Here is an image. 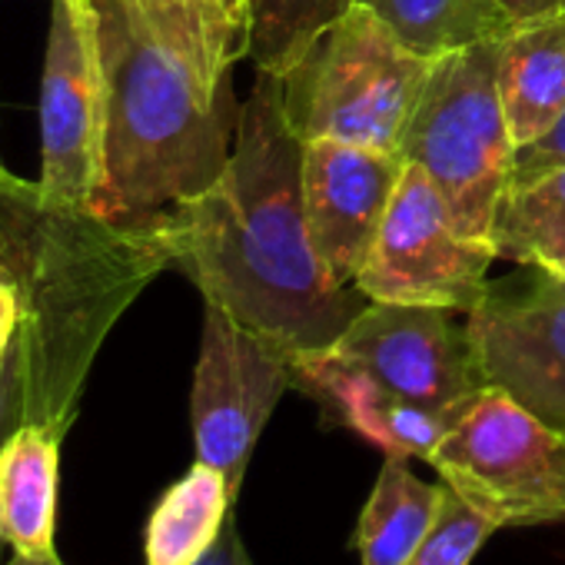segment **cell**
<instances>
[{
    "label": "cell",
    "mask_w": 565,
    "mask_h": 565,
    "mask_svg": "<svg viewBox=\"0 0 565 565\" xmlns=\"http://www.w3.org/2000/svg\"><path fill=\"white\" fill-rule=\"evenodd\" d=\"M429 466L495 529L565 519V429L502 390L482 386L466 403Z\"/></svg>",
    "instance_id": "8992f818"
},
{
    "label": "cell",
    "mask_w": 565,
    "mask_h": 565,
    "mask_svg": "<svg viewBox=\"0 0 565 565\" xmlns=\"http://www.w3.org/2000/svg\"><path fill=\"white\" fill-rule=\"evenodd\" d=\"M499 38L433 61L399 140V157L439 186L456 226L482 243H492L515 160L499 100Z\"/></svg>",
    "instance_id": "5b68a950"
},
{
    "label": "cell",
    "mask_w": 565,
    "mask_h": 565,
    "mask_svg": "<svg viewBox=\"0 0 565 565\" xmlns=\"http://www.w3.org/2000/svg\"><path fill=\"white\" fill-rule=\"evenodd\" d=\"M353 4L376 11L426 57L499 38L512 28L492 0H353Z\"/></svg>",
    "instance_id": "d6986e66"
},
{
    "label": "cell",
    "mask_w": 565,
    "mask_h": 565,
    "mask_svg": "<svg viewBox=\"0 0 565 565\" xmlns=\"http://www.w3.org/2000/svg\"><path fill=\"white\" fill-rule=\"evenodd\" d=\"M492 259H499L492 243L469 239L456 226L439 186L406 163L356 290L370 303L472 313L489 294Z\"/></svg>",
    "instance_id": "52a82bcc"
},
{
    "label": "cell",
    "mask_w": 565,
    "mask_h": 565,
    "mask_svg": "<svg viewBox=\"0 0 565 565\" xmlns=\"http://www.w3.org/2000/svg\"><path fill=\"white\" fill-rule=\"evenodd\" d=\"M104 177V71L94 0H54L41 77V193L94 213Z\"/></svg>",
    "instance_id": "9c48e42d"
},
{
    "label": "cell",
    "mask_w": 565,
    "mask_h": 565,
    "mask_svg": "<svg viewBox=\"0 0 565 565\" xmlns=\"http://www.w3.org/2000/svg\"><path fill=\"white\" fill-rule=\"evenodd\" d=\"M492 532H495V522L486 519L479 509H472L462 495H456L446 486L443 505L429 535L403 565H469Z\"/></svg>",
    "instance_id": "7402d4cb"
},
{
    "label": "cell",
    "mask_w": 565,
    "mask_h": 565,
    "mask_svg": "<svg viewBox=\"0 0 565 565\" xmlns=\"http://www.w3.org/2000/svg\"><path fill=\"white\" fill-rule=\"evenodd\" d=\"M21 426H24V413H21L18 399H14L4 373H0V446H4ZM0 548H4V542H0Z\"/></svg>",
    "instance_id": "4316f807"
},
{
    "label": "cell",
    "mask_w": 565,
    "mask_h": 565,
    "mask_svg": "<svg viewBox=\"0 0 565 565\" xmlns=\"http://www.w3.org/2000/svg\"><path fill=\"white\" fill-rule=\"evenodd\" d=\"M452 310L419 303H366L330 347L386 390L436 413H462L482 390L466 327Z\"/></svg>",
    "instance_id": "30bf717a"
},
{
    "label": "cell",
    "mask_w": 565,
    "mask_h": 565,
    "mask_svg": "<svg viewBox=\"0 0 565 565\" xmlns=\"http://www.w3.org/2000/svg\"><path fill=\"white\" fill-rule=\"evenodd\" d=\"M562 163H565V120H562L545 140L515 150L509 190L525 186L529 180H535V177H542V173H548V170H555V167H562Z\"/></svg>",
    "instance_id": "603a6c76"
},
{
    "label": "cell",
    "mask_w": 565,
    "mask_h": 565,
    "mask_svg": "<svg viewBox=\"0 0 565 565\" xmlns=\"http://www.w3.org/2000/svg\"><path fill=\"white\" fill-rule=\"evenodd\" d=\"M406 160L343 140H307L303 203L317 259L337 290H353L373 253Z\"/></svg>",
    "instance_id": "7c38bea8"
},
{
    "label": "cell",
    "mask_w": 565,
    "mask_h": 565,
    "mask_svg": "<svg viewBox=\"0 0 565 565\" xmlns=\"http://www.w3.org/2000/svg\"><path fill=\"white\" fill-rule=\"evenodd\" d=\"M466 340L482 386L565 429V279L539 273L519 294L489 290L466 313Z\"/></svg>",
    "instance_id": "8fae6325"
},
{
    "label": "cell",
    "mask_w": 565,
    "mask_h": 565,
    "mask_svg": "<svg viewBox=\"0 0 565 565\" xmlns=\"http://www.w3.org/2000/svg\"><path fill=\"white\" fill-rule=\"evenodd\" d=\"M294 373L297 360L287 350L206 303L190 390L193 446L200 462L226 476L233 495L266 419L294 386Z\"/></svg>",
    "instance_id": "ba28073f"
},
{
    "label": "cell",
    "mask_w": 565,
    "mask_h": 565,
    "mask_svg": "<svg viewBox=\"0 0 565 565\" xmlns=\"http://www.w3.org/2000/svg\"><path fill=\"white\" fill-rule=\"evenodd\" d=\"M220 8L236 21V28L243 31L246 38V14H249V0H220Z\"/></svg>",
    "instance_id": "83f0119b"
},
{
    "label": "cell",
    "mask_w": 565,
    "mask_h": 565,
    "mask_svg": "<svg viewBox=\"0 0 565 565\" xmlns=\"http://www.w3.org/2000/svg\"><path fill=\"white\" fill-rule=\"evenodd\" d=\"M499 8V14L509 24L519 21H532V18H545V14H562L565 11V0H492Z\"/></svg>",
    "instance_id": "484cf974"
},
{
    "label": "cell",
    "mask_w": 565,
    "mask_h": 565,
    "mask_svg": "<svg viewBox=\"0 0 565 565\" xmlns=\"http://www.w3.org/2000/svg\"><path fill=\"white\" fill-rule=\"evenodd\" d=\"M499 100L515 150L565 120V11L519 21L499 38Z\"/></svg>",
    "instance_id": "5bb4252c"
},
{
    "label": "cell",
    "mask_w": 565,
    "mask_h": 565,
    "mask_svg": "<svg viewBox=\"0 0 565 565\" xmlns=\"http://www.w3.org/2000/svg\"><path fill=\"white\" fill-rule=\"evenodd\" d=\"M294 386L320 403L330 423L363 436L386 456L426 459L436 452L459 413H436L396 396L366 370L337 356L333 350L297 360Z\"/></svg>",
    "instance_id": "4fadbf2b"
},
{
    "label": "cell",
    "mask_w": 565,
    "mask_h": 565,
    "mask_svg": "<svg viewBox=\"0 0 565 565\" xmlns=\"http://www.w3.org/2000/svg\"><path fill=\"white\" fill-rule=\"evenodd\" d=\"M67 210H54L38 183L0 167V273L18 279L21 294L34 282Z\"/></svg>",
    "instance_id": "44dd1931"
},
{
    "label": "cell",
    "mask_w": 565,
    "mask_h": 565,
    "mask_svg": "<svg viewBox=\"0 0 565 565\" xmlns=\"http://www.w3.org/2000/svg\"><path fill=\"white\" fill-rule=\"evenodd\" d=\"M104 71V177L94 213L167 220L226 170L246 38L216 0H94Z\"/></svg>",
    "instance_id": "6da1fadb"
},
{
    "label": "cell",
    "mask_w": 565,
    "mask_h": 565,
    "mask_svg": "<svg viewBox=\"0 0 565 565\" xmlns=\"http://www.w3.org/2000/svg\"><path fill=\"white\" fill-rule=\"evenodd\" d=\"M64 436L21 426L0 446V542L18 555H54Z\"/></svg>",
    "instance_id": "9a60e30c"
},
{
    "label": "cell",
    "mask_w": 565,
    "mask_h": 565,
    "mask_svg": "<svg viewBox=\"0 0 565 565\" xmlns=\"http://www.w3.org/2000/svg\"><path fill=\"white\" fill-rule=\"evenodd\" d=\"M303 147L282 77L256 71L223 177L167 216L173 263L210 307L263 333L294 360L327 353L366 297L327 279L303 203Z\"/></svg>",
    "instance_id": "7a4b0ae2"
},
{
    "label": "cell",
    "mask_w": 565,
    "mask_h": 565,
    "mask_svg": "<svg viewBox=\"0 0 565 565\" xmlns=\"http://www.w3.org/2000/svg\"><path fill=\"white\" fill-rule=\"evenodd\" d=\"M353 0H249L246 57L282 77Z\"/></svg>",
    "instance_id": "ffe728a7"
},
{
    "label": "cell",
    "mask_w": 565,
    "mask_h": 565,
    "mask_svg": "<svg viewBox=\"0 0 565 565\" xmlns=\"http://www.w3.org/2000/svg\"><path fill=\"white\" fill-rule=\"evenodd\" d=\"M492 249L499 259L565 279V163L502 196Z\"/></svg>",
    "instance_id": "ac0fdd59"
},
{
    "label": "cell",
    "mask_w": 565,
    "mask_h": 565,
    "mask_svg": "<svg viewBox=\"0 0 565 565\" xmlns=\"http://www.w3.org/2000/svg\"><path fill=\"white\" fill-rule=\"evenodd\" d=\"M21 320H24V294L14 276L0 273V363L8 360V350L18 337Z\"/></svg>",
    "instance_id": "cb8c5ba5"
},
{
    "label": "cell",
    "mask_w": 565,
    "mask_h": 565,
    "mask_svg": "<svg viewBox=\"0 0 565 565\" xmlns=\"http://www.w3.org/2000/svg\"><path fill=\"white\" fill-rule=\"evenodd\" d=\"M170 263L167 220L120 223L90 210L64 216L0 363L24 426L67 436L104 340Z\"/></svg>",
    "instance_id": "3957f363"
},
{
    "label": "cell",
    "mask_w": 565,
    "mask_h": 565,
    "mask_svg": "<svg viewBox=\"0 0 565 565\" xmlns=\"http://www.w3.org/2000/svg\"><path fill=\"white\" fill-rule=\"evenodd\" d=\"M196 565H253V558H249V552H246V545H243V539H239L233 519H226V525H223L216 545H213Z\"/></svg>",
    "instance_id": "d4e9b609"
},
{
    "label": "cell",
    "mask_w": 565,
    "mask_h": 565,
    "mask_svg": "<svg viewBox=\"0 0 565 565\" xmlns=\"http://www.w3.org/2000/svg\"><path fill=\"white\" fill-rule=\"evenodd\" d=\"M443 492L446 486L419 479L409 469V459L386 456L356 525L363 565H403L429 535Z\"/></svg>",
    "instance_id": "e0dca14e"
},
{
    "label": "cell",
    "mask_w": 565,
    "mask_h": 565,
    "mask_svg": "<svg viewBox=\"0 0 565 565\" xmlns=\"http://www.w3.org/2000/svg\"><path fill=\"white\" fill-rule=\"evenodd\" d=\"M216 4H220V0H216ZM233 24H236V21H233Z\"/></svg>",
    "instance_id": "f546056e"
},
{
    "label": "cell",
    "mask_w": 565,
    "mask_h": 565,
    "mask_svg": "<svg viewBox=\"0 0 565 565\" xmlns=\"http://www.w3.org/2000/svg\"><path fill=\"white\" fill-rule=\"evenodd\" d=\"M233 489L226 476L206 462H193L153 505L143 529L147 565H196L220 539Z\"/></svg>",
    "instance_id": "2e32d148"
},
{
    "label": "cell",
    "mask_w": 565,
    "mask_h": 565,
    "mask_svg": "<svg viewBox=\"0 0 565 565\" xmlns=\"http://www.w3.org/2000/svg\"><path fill=\"white\" fill-rule=\"evenodd\" d=\"M433 61L376 11L350 4L282 74V104L303 140L399 153Z\"/></svg>",
    "instance_id": "277c9868"
},
{
    "label": "cell",
    "mask_w": 565,
    "mask_h": 565,
    "mask_svg": "<svg viewBox=\"0 0 565 565\" xmlns=\"http://www.w3.org/2000/svg\"><path fill=\"white\" fill-rule=\"evenodd\" d=\"M4 565H64V562H61L57 552H54V555H18V552H14Z\"/></svg>",
    "instance_id": "f1b7e54d"
}]
</instances>
